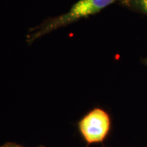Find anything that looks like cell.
Listing matches in <instances>:
<instances>
[{
    "label": "cell",
    "instance_id": "6da1fadb",
    "mask_svg": "<svg viewBox=\"0 0 147 147\" xmlns=\"http://www.w3.org/2000/svg\"><path fill=\"white\" fill-rule=\"evenodd\" d=\"M122 0H78L67 12L48 17L41 23L29 28L25 35V42L27 45H32L44 36L95 15L110 5L119 3Z\"/></svg>",
    "mask_w": 147,
    "mask_h": 147
},
{
    "label": "cell",
    "instance_id": "7a4b0ae2",
    "mask_svg": "<svg viewBox=\"0 0 147 147\" xmlns=\"http://www.w3.org/2000/svg\"><path fill=\"white\" fill-rule=\"evenodd\" d=\"M112 121L109 113L102 108H94L78 122L80 135L88 145L102 143L111 129Z\"/></svg>",
    "mask_w": 147,
    "mask_h": 147
},
{
    "label": "cell",
    "instance_id": "3957f363",
    "mask_svg": "<svg viewBox=\"0 0 147 147\" xmlns=\"http://www.w3.org/2000/svg\"><path fill=\"white\" fill-rule=\"evenodd\" d=\"M119 3L128 10L147 16V0H122Z\"/></svg>",
    "mask_w": 147,
    "mask_h": 147
},
{
    "label": "cell",
    "instance_id": "277c9868",
    "mask_svg": "<svg viewBox=\"0 0 147 147\" xmlns=\"http://www.w3.org/2000/svg\"><path fill=\"white\" fill-rule=\"evenodd\" d=\"M0 147H24L21 145L16 144V143H14V142H6L5 144H3L2 145H1ZM39 147H45L44 146H40Z\"/></svg>",
    "mask_w": 147,
    "mask_h": 147
},
{
    "label": "cell",
    "instance_id": "5b68a950",
    "mask_svg": "<svg viewBox=\"0 0 147 147\" xmlns=\"http://www.w3.org/2000/svg\"><path fill=\"white\" fill-rule=\"evenodd\" d=\"M143 63H144V64H145V65H147V59H146L143 60Z\"/></svg>",
    "mask_w": 147,
    "mask_h": 147
}]
</instances>
